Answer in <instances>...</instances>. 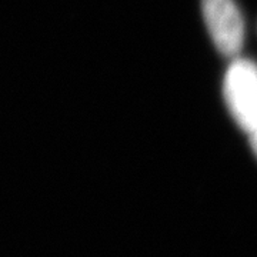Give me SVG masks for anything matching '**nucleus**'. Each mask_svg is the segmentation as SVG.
<instances>
[{
    "label": "nucleus",
    "mask_w": 257,
    "mask_h": 257,
    "mask_svg": "<svg viewBox=\"0 0 257 257\" xmlns=\"http://www.w3.org/2000/svg\"><path fill=\"white\" fill-rule=\"evenodd\" d=\"M223 94L230 114L248 133L257 124V64L234 59L223 80Z\"/></svg>",
    "instance_id": "obj_1"
},
{
    "label": "nucleus",
    "mask_w": 257,
    "mask_h": 257,
    "mask_svg": "<svg viewBox=\"0 0 257 257\" xmlns=\"http://www.w3.org/2000/svg\"><path fill=\"white\" fill-rule=\"evenodd\" d=\"M202 12L217 50L237 57L244 42V22L234 0H202Z\"/></svg>",
    "instance_id": "obj_2"
},
{
    "label": "nucleus",
    "mask_w": 257,
    "mask_h": 257,
    "mask_svg": "<svg viewBox=\"0 0 257 257\" xmlns=\"http://www.w3.org/2000/svg\"><path fill=\"white\" fill-rule=\"evenodd\" d=\"M248 136H250V146H251V150H253V153L257 157V124L248 132Z\"/></svg>",
    "instance_id": "obj_3"
}]
</instances>
